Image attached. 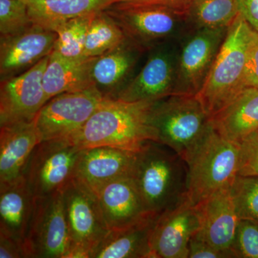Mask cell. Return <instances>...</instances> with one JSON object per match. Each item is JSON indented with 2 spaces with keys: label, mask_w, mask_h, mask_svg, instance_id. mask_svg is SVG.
<instances>
[{
  "label": "cell",
  "mask_w": 258,
  "mask_h": 258,
  "mask_svg": "<svg viewBox=\"0 0 258 258\" xmlns=\"http://www.w3.org/2000/svg\"><path fill=\"white\" fill-rule=\"evenodd\" d=\"M231 192L240 220L258 223V176L237 175Z\"/></svg>",
  "instance_id": "cell-29"
},
{
  "label": "cell",
  "mask_w": 258,
  "mask_h": 258,
  "mask_svg": "<svg viewBox=\"0 0 258 258\" xmlns=\"http://www.w3.org/2000/svg\"><path fill=\"white\" fill-rule=\"evenodd\" d=\"M35 196L25 177L0 184V235L24 244Z\"/></svg>",
  "instance_id": "cell-23"
},
{
  "label": "cell",
  "mask_w": 258,
  "mask_h": 258,
  "mask_svg": "<svg viewBox=\"0 0 258 258\" xmlns=\"http://www.w3.org/2000/svg\"><path fill=\"white\" fill-rule=\"evenodd\" d=\"M155 102L104 98L82 128L67 139L82 149L110 147L139 152L148 142H156L150 122Z\"/></svg>",
  "instance_id": "cell-1"
},
{
  "label": "cell",
  "mask_w": 258,
  "mask_h": 258,
  "mask_svg": "<svg viewBox=\"0 0 258 258\" xmlns=\"http://www.w3.org/2000/svg\"><path fill=\"white\" fill-rule=\"evenodd\" d=\"M235 257L258 258V223L240 220L232 245Z\"/></svg>",
  "instance_id": "cell-31"
},
{
  "label": "cell",
  "mask_w": 258,
  "mask_h": 258,
  "mask_svg": "<svg viewBox=\"0 0 258 258\" xmlns=\"http://www.w3.org/2000/svg\"><path fill=\"white\" fill-rule=\"evenodd\" d=\"M212 127L227 140L238 144L258 128V88L246 87L211 118Z\"/></svg>",
  "instance_id": "cell-24"
},
{
  "label": "cell",
  "mask_w": 258,
  "mask_h": 258,
  "mask_svg": "<svg viewBox=\"0 0 258 258\" xmlns=\"http://www.w3.org/2000/svg\"><path fill=\"white\" fill-rule=\"evenodd\" d=\"M228 28L196 29L181 47L176 62L174 95H195L201 91Z\"/></svg>",
  "instance_id": "cell-11"
},
{
  "label": "cell",
  "mask_w": 258,
  "mask_h": 258,
  "mask_svg": "<svg viewBox=\"0 0 258 258\" xmlns=\"http://www.w3.org/2000/svg\"><path fill=\"white\" fill-rule=\"evenodd\" d=\"M126 40L124 32L106 10L94 15L86 35L85 57H96Z\"/></svg>",
  "instance_id": "cell-27"
},
{
  "label": "cell",
  "mask_w": 258,
  "mask_h": 258,
  "mask_svg": "<svg viewBox=\"0 0 258 258\" xmlns=\"http://www.w3.org/2000/svg\"><path fill=\"white\" fill-rule=\"evenodd\" d=\"M200 216L198 234L215 248L235 257L232 245L240 218L231 192V186L219 190L195 205Z\"/></svg>",
  "instance_id": "cell-16"
},
{
  "label": "cell",
  "mask_w": 258,
  "mask_h": 258,
  "mask_svg": "<svg viewBox=\"0 0 258 258\" xmlns=\"http://www.w3.org/2000/svg\"><path fill=\"white\" fill-rule=\"evenodd\" d=\"M176 62L177 56L170 49L156 51L115 99L128 102L158 101L173 96L175 93Z\"/></svg>",
  "instance_id": "cell-15"
},
{
  "label": "cell",
  "mask_w": 258,
  "mask_h": 258,
  "mask_svg": "<svg viewBox=\"0 0 258 258\" xmlns=\"http://www.w3.org/2000/svg\"><path fill=\"white\" fill-rule=\"evenodd\" d=\"M157 218L149 215L132 225L110 230L89 258H151V237Z\"/></svg>",
  "instance_id": "cell-21"
},
{
  "label": "cell",
  "mask_w": 258,
  "mask_h": 258,
  "mask_svg": "<svg viewBox=\"0 0 258 258\" xmlns=\"http://www.w3.org/2000/svg\"><path fill=\"white\" fill-rule=\"evenodd\" d=\"M62 199L71 240L70 258H89L110 231L96 195L74 179L62 191Z\"/></svg>",
  "instance_id": "cell-8"
},
{
  "label": "cell",
  "mask_w": 258,
  "mask_h": 258,
  "mask_svg": "<svg viewBox=\"0 0 258 258\" xmlns=\"http://www.w3.org/2000/svg\"><path fill=\"white\" fill-rule=\"evenodd\" d=\"M189 3V0H121L119 3L128 5H159L167 7L185 15Z\"/></svg>",
  "instance_id": "cell-37"
},
{
  "label": "cell",
  "mask_w": 258,
  "mask_h": 258,
  "mask_svg": "<svg viewBox=\"0 0 258 258\" xmlns=\"http://www.w3.org/2000/svg\"><path fill=\"white\" fill-rule=\"evenodd\" d=\"M238 175L258 176V128L238 143Z\"/></svg>",
  "instance_id": "cell-32"
},
{
  "label": "cell",
  "mask_w": 258,
  "mask_h": 258,
  "mask_svg": "<svg viewBox=\"0 0 258 258\" xmlns=\"http://www.w3.org/2000/svg\"><path fill=\"white\" fill-rule=\"evenodd\" d=\"M34 25L55 31L71 19L104 11L121 0H23Z\"/></svg>",
  "instance_id": "cell-25"
},
{
  "label": "cell",
  "mask_w": 258,
  "mask_h": 258,
  "mask_svg": "<svg viewBox=\"0 0 258 258\" xmlns=\"http://www.w3.org/2000/svg\"><path fill=\"white\" fill-rule=\"evenodd\" d=\"M139 47L126 38L118 46L96 57L92 69L93 83L103 98L115 99L124 87L123 82L138 58Z\"/></svg>",
  "instance_id": "cell-22"
},
{
  "label": "cell",
  "mask_w": 258,
  "mask_h": 258,
  "mask_svg": "<svg viewBox=\"0 0 258 258\" xmlns=\"http://www.w3.org/2000/svg\"><path fill=\"white\" fill-rule=\"evenodd\" d=\"M238 13L258 32V0H235Z\"/></svg>",
  "instance_id": "cell-36"
},
{
  "label": "cell",
  "mask_w": 258,
  "mask_h": 258,
  "mask_svg": "<svg viewBox=\"0 0 258 258\" xmlns=\"http://www.w3.org/2000/svg\"><path fill=\"white\" fill-rule=\"evenodd\" d=\"M40 142L35 119L0 126V184L23 177Z\"/></svg>",
  "instance_id": "cell-18"
},
{
  "label": "cell",
  "mask_w": 258,
  "mask_h": 258,
  "mask_svg": "<svg viewBox=\"0 0 258 258\" xmlns=\"http://www.w3.org/2000/svg\"><path fill=\"white\" fill-rule=\"evenodd\" d=\"M24 248L27 258H70L71 240L62 191L35 197Z\"/></svg>",
  "instance_id": "cell-7"
},
{
  "label": "cell",
  "mask_w": 258,
  "mask_h": 258,
  "mask_svg": "<svg viewBox=\"0 0 258 258\" xmlns=\"http://www.w3.org/2000/svg\"><path fill=\"white\" fill-rule=\"evenodd\" d=\"M256 32L240 14L229 27L208 79L197 95L211 118L246 88L247 53Z\"/></svg>",
  "instance_id": "cell-3"
},
{
  "label": "cell",
  "mask_w": 258,
  "mask_h": 258,
  "mask_svg": "<svg viewBox=\"0 0 258 258\" xmlns=\"http://www.w3.org/2000/svg\"><path fill=\"white\" fill-rule=\"evenodd\" d=\"M200 226L198 209L186 196L157 217L151 237V258H188L189 241Z\"/></svg>",
  "instance_id": "cell-13"
},
{
  "label": "cell",
  "mask_w": 258,
  "mask_h": 258,
  "mask_svg": "<svg viewBox=\"0 0 258 258\" xmlns=\"http://www.w3.org/2000/svg\"><path fill=\"white\" fill-rule=\"evenodd\" d=\"M56 38L55 32L34 24L18 33L0 37L1 80L22 74L50 55Z\"/></svg>",
  "instance_id": "cell-14"
},
{
  "label": "cell",
  "mask_w": 258,
  "mask_h": 258,
  "mask_svg": "<svg viewBox=\"0 0 258 258\" xmlns=\"http://www.w3.org/2000/svg\"><path fill=\"white\" fill-rule=\"evenodd\" d=\"M85 149L69 139L44 141L37 144L24 174L34 196L63 191L76 177Z\"/></svg>",
  "instance_id": "cell-6"
},
{
  "label": "cell",
  "mask_w": 258,
  "mask_h": 258,
  "mask_svg": "<svg viewBox=\"0 0 258 258\" xmlns=\"http://www.w3.org/2000/svg\"><path fill=\"white\" fill-rule=\"evenodd\" d=\"M96 57L68 58L51 52L42 80L47 102L61 93L95 87L92 69Z\"/></svg>",
  "instance_id": "cell-20"
},
{
  "label": "cell",
  "mask_w": 258,
  "mask_h": 258,
  "mask_svg": "<svg viewBox=\"0 0 258 258\" xmlns=\"http://www.w3.org/2000/svg\"><path fill=\"white\" fill-rule=\"evenodd\" d=\"M151 125L156 142L170 148L185 161L211 128V117L195 95H173L156 101Z\"/></svg>",
  "instance_id": "cell-4"
},
{
  "label": "cell",
  "mask_w": 258,
  "mask_h": 258,
  "mask_svg": "<svg viewBox=\"0 0 258 258\" xmlns=\"http://www.w3.org/2000/svg\"><path fill=\"white\" fill-rule=\"evenodd\" d=\"M96 197L110 230L123 228L149 215L130 176L113 180L105 185Z\"/></svg>",
  "instance_id": "cell-19"
},
{
  "label": "cell",
  "mask_w": 258,
  "mask_h": 258,
  "mask_svg": "<svg viewBox=\"0 0 258 258\" xmlns=\"http://www.w3.org/2000/svg\"><path fill=\"white\" fill-rule=\"evenodd\" d=\"M244 82L246 87L258 88V32L254 35L247 53Z\"/></svg>",
  "instance_id": "cell-34"
},
{
  "label": "cell",
  "mask_w": 258,
  "mask_h": 258,
  "mask_svg": "<svg viewBox=\"0 0 258 258\" xmlns=\"http://www.w3.org/2000/svg\"><path fill=\"white\" fill-rule=\"evenodd\" d=\"M187 164L163 144L149 142L137 153L132 179L146 211L158 217L186 196Z\"/></svg>",
  "instance_id": "cell-2"
},
{
  "label": "cell",
  "mask_w": 258,
  "mask_h": 258,
  "mask_svg": "<svg viewBox=\"0 0 258 258\" xmlns=\"http://www.w3.org/2000/svg\"><path fill=\"white\" fill-rule=\"evenodd\" d=\"M137 152L110 147L86 149L75 179L96 195L101 188L113 180L131 177Z\"/></svg>",
  "instance_id": "cell-17"
},
{
  "label": "cell",
  "mask_w": 258,
  "mask_h": 258,
  "mask_svg": "<svg viewBox=\"0 0 258 258\" xmlns=\"http://www.w3.org/2000/svg\"><path fill=\"white\" fill-rule=\"evenodd\" d=\"M139 47L152 46L175 36L186 16L181 12L159 5H128L117 3L106 10Z\"/></svg>",
  "instance_id": "cell-9"
},
{
  "label": "cell",
  "mask_w": 258,
  "mask_h": 258,
  "mask_svg": "<svg viewBox=\"0 0 258 258\" xmlns=\"http://www.w3.org/2000/svg\"><path fill=\"white\" fill-rule=\"evenodd\" d=\"M104 99L96 87L50 98L35 118L40 142L67 139L82 128Z\"/></svg>",
  "instance_id": "cell-10"
},
{
  "label": "cell",
  "mask_w": 258,
  "mask_h": 258,
  "mask_svg": "<svg viewBox=\"0 0 258 258\" xmlns=\"http://www.w3.org/2000/svg\"><path fill=\"white\" fill-rule=\"evenodd\" d=\"M96 14L71 19L59 25L54 31L57 38L52 52L68 58L84 57L88 27Z\"/></svg>",
  "instance_id": "cell-28"
},
{
  "label": "cell",
  "mask_w": 258,
  "mask_h": 258,
  "mask_svg": "<svg viewBox=\"0 0 258 258\" xmlns=\"http://www.w3.org/2000/svg\"><path fill=\"white\" fill-rule=\"evenodd\" d=\"M49 56L22 74L1 80L0 126L33 120L47 103L42 80Z\"/></svg>",
  "instance_id": "cell-12"
},
{
  "label": "cell",
  "mask_w": 258,
  "mask_h": 258,
  "mask_svg": "<svg viewBox=\"0 0 258 258\" xmlns=\"http://www.w3.org/2000/svg\"><path fill=\"white\" fill-rule=\"evenodd\" d=\"M33 25L23 0H0V35H14Z\"/></svg>",
  "instance_id": "cell-30"
},
{
  "label": "cell",
  "mask_w": 258,
  "mask_h": 258,
  "mask_svg": "<svg viewBox=\"0 0 258 258\" xmlns=\"http://www.w3.org/2000/svg\"><path fill=\"white\" fill-rule=\"evenodd\" d=\"M0 258H27L24 244L10 236L0 235Z\"/></svg>",
  "instance_id": "cell-35"
},
{
  "label": "cell",
  "mask_w": 258,
  "mask_h": 258,
  "mask_svg": "<svg viewBox=\"0 0 258 258\" xmlns=\"http://www.w3.org/2000/svg\"><path fill=\"white\" fill-rule=\"evenodd\" d=\"M238 144L211 126L186 161V197L194 205L219 190L230 187L238 175Z\"/></svg>",
  "instance_id": "cell-5"
},
{
  "label": "cell",
  "mask_w": 258,
  "mask_h": 258,
  "mask_svg": "<svg viewBox=\"0 0 258 258\" xmlns=\"http://www.w3.org/2000/svg\"><path fill=\"white\" fill-rule=\"evenodd\" d=\"M235 0H189L186 22L195 29L229 28L238 15Z\"/></svg>",
  "instance_id": "cell-26"
},
{
  "label": "cell",
  "mask_w": 258,
  "mask_h": 258,
  "mask_svg": "<svg viewBox=\"0 0 258 258\" xmlns=\"http://www.w3.org/2000/svg\"><path fill=\"white\" fill-rule=\"evenodd\" d=\"M198 232L189 241L188 258H234L230 252L215 248L209 244L198 235Z\"/></svg>",
  "instance_id": "cell-33"
}]
</instances>
